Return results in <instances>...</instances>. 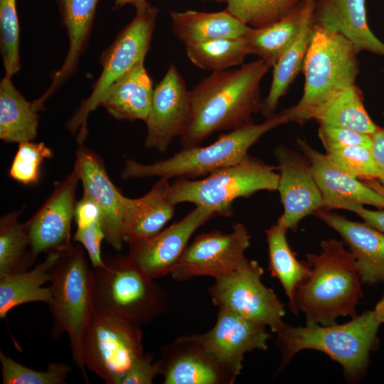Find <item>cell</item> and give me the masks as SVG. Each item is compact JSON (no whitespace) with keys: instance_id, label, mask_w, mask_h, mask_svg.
Returning a JSON list of instances; mask_svg holds the SVG:
<instances>
[{"instance_id":"1","label":"cell","mask_w":384,"mask_h":384,"mask_svg":"<svg viewBox=\"0 0 384 384\" xmlns=\"http://www.w3.org/2000/svg\"><path fill=\"white\" fill-rule=\"evenodd\" d=\"M270 66L262 59L231 70L212 72L189 91L190 120L181 137L183 148L198 146L213 132L253 123L261 112L260 82Z\"/></svg>"},{"instance_id":"2","label":"cell","mask_w":384,"mask_h":384,"mask_svg":"<svg viewBox=\"0 0 384 384\" xmlns=\"http://www.w3.org/2000/svg\"><path fill=\"white\" fill-rule=\"evenodd\" d=\"M320 247L319 254L306 255L311 274L297 288L294 302L306 324L327 326L336 324L339 316H357L362 282L343 242L328 239Z\"/></svg>"},{"instance_id":"3","label":"cell","mask_w":384,"mask_h":384,"mask_svg":"<svg viewBox=\"0 0 384 384\" xmlns=\"http://www.w3.org/2000/svg\"><path fill=\"white\" fill-rule=\"evenodd\" d=\"M380 324L370 310L341 324L297 327L284 324L276 333L282 354L279 371L299 351L311 349L326 353L342 366L347 378L358 380L367 369Z\"/></svg>"},{"instance_id":"4","label":"cell","mask_w":384,"mask_h":384,"mask_svg":"<svg viewBox=\"0 0 384 384\" xmlns=\"http://www.w3.org/2000/svg\"><path fill=\"white\" fill-rule=\"evenodd\" d=\"M289 122L285 110L260 124L251 123L221 134L206 146L183 148L169 159L149 164L126 160L120 176L123 179L159 177L197 178L235 165L248 156L250 148L266 132Z\"/></svg>"},{"instance_id":"5","label":"cell","mask_w":384,"mask_h":384,"mask_svg":"<svg viewBox=\"0 0 384 384\" xmlns=\"http://www.w3.org/2000/svg\"><path fill=\"white\" fill-rule=\"evenodd\" d=\"M345 37L314 24L304 60L303 95L284 110L289 122H303L327 101L353 85L359 73L358 53Z\"/></svg>"},{"instance_id":"6","label":"cell","mask_w":384,"mask_h":384,"mask_svg":"<svg viewBox=\"0 0 384 384\" xmlns=\"http://www.w3.org/2000/svg\"><path fill=\"white\" fill-rule=\"evenodd\" d=\"M51 300L48 304L53 320L51 335L60 338L67 334L73 360L85 380L89 383L81 346L87 326L94 312L92 292V269L85 250L79 243L62 250L50 270Z\"/></svg>"},{"instance_id":"7","label":"cell","mask_w":384,"mask_h":384,"mask_svg":"<svg viewBox=\"0 0 384 384\" xmlns=\"http://www.w3.org/2000/svg\"><path fill=\"white\" fill-rule=\"evenodd\" d=\"M92 292L94 311L141 327L168 308L165 289L127 256L104 259L103 266L92 269Z\"/></svg>"},{"instance_id":"8","label":"cell","mask_w":384,"mask_h":384,"mask_svg":"<svg viewBox=\"0 0 384 384\" xmlns=\"http://www.w3.org/2000/svg\"><path fill=\"white\" fill-rule=\"evenodd\" d=\"M277 168L247 156L240 162L217 170L198 180L178 177L171 184L169 198L175 206L191 203L211 208L216 215L230 216L233 203L260 191H277L279 178Z\"/></svg>"},{"instance_id":"9","label":"cell","mask_w":384,"mask_h":384,"mask_svg":"<svg viewBox=\"0 0 384 384\" xmlns=\"http://www.w3.org/2000/svg\"><path fill=\"white\" fill-rule=\"evenodd\" d=\"M159 9L149 6L137 12L132 21L121 31L100 58L102 73L92 87L91 95L83 100L66 122V129L77 135L81 146L87 134V118L101 105L107 91L118 79L144 61L149 49Z\"/></svg>"},{"instance_id":"10","label":"cell","mask_w":384,"mask_h":384,"mask_svg":"<svg viewBox=\"0 0 384 384\" xmlns=\"http://www.w3.org/2000/svg\"><path fill=\"white\" fill-rule=\"evenodd\" d=\"M141 326L94 311L84 332V365L107 384H119L134 361L144 353Z\"/></svg>"},{"instance_id":"11","label":"cell","mask_w":384,"mask_h":384,"mask_svg":"<svg viewBox=\"0 0 384 384\" xmlns=\"http://www.w3.org/2000/svg\"><path fill=\"white\" fill-rule=\"evenodd\" d=\"M263 273L257 261L247 260L231 274L215 279L208 293L218 309L268 326L276 334L284 325V304L262 283Z\"/></svg>"},{"instance_id":"12","label":"cell","mask_w":384,"mask_h":384,"mask_svg":"<svg viewBox=\"0 0 384 384\" xmlns=\"http://www.w3.org/2000/svg\"><path fill=\"white\" fill-rule=\"evenodd\" d=\"M250 245V233L242 223L234 224L228 233H201L187 245L170 274L178 282L228 276L247 261L245 253Z\"/></svg>"},{"instance_id":"13","label":"cell","mask_w":384,"mask_h":384,"mask_svg":"<svg viewBox=\"0 0 384 384\" xmlns=\"http://www.w3.org/2000/svg\"><path fill=\"white\" fill-rule=\"evenodd\" d=\"M215 215L211 208L196 206L183 218L154 236L128 245L127 257L151 279L171 274L193 233Z\"/></svg>"},{"instance_id":"14","label":"cell","mask_w":384,"mask_h":384,"mask_svg":"<svg viewBox=\"0 0 384 384\" xmlns=\"http://www.w3.org/2000/svg\"><path fill=\"white\" fill-rule=\"evenodd\" d=\"M191 115L189 91L175 65H171L154 88L146 121L144 147L165 152L173 139L182 137Z\"/></svg>"},{"instance_id":"15","label":"cell","mask_w":384,"mask_h":384,"mask_svg":"<svg viewBox=\"0 0 384 384\" xmlns=\"http://www.w3.org/2000/svg\"><path fill=\"white\" fill-rule=\"evenodd\" d=\"M79 181L73 169L63 181L55 183L50 196L26 223L34 261L41 252L65 249L72 244L70 228Z\"/></svg>"},{"instance_id":"16","label":"cell","mask_w":384,"mask_h":384,"mask_svg":"<svg viewBox=\"0 0 384 384\" xmlns=\"http://www.w3.org/2000/svg\"><path fill=\"white\" fill-rule=\"evenodd\" d=\"M194 336L236 378L242 369L245 355L254 350H267L271 337L266 326L223 309H218L215 324L210 330Z\"/></svg>"},{"instance_id":"17","label":"cell","mask_w":384,"mask_h":384,"mask_svg":"<svg viewBox=\"0 0 384 384\" xmlns=\"http://www.w3.org/2000/svg\"><path fill=\"white\" fill-rule=\"evenodd\" d=\"M157 362L164 384H233L236 380L194 334L181 336L161 347Z\"/></svg>"},{"instance_id":"18","label":"cell","mask_w":384,"mask_h":384,"mask_svg":"<svg viewBox=\"0 0 384 384\" xmlns=\"http://www.w3.org/2000/svg\"><path fill=\"white\" fill-rule=\"evenodd\" d=\"M279 163L277 191L284 208L280 219L294 230L304 218L322 208V196L307 159L284 146L274 150Z\"/></svg>"},{"instance_id":"19","label":"cell","mask_w":384,"mask_h":384,"mask_svg":"<svg viewBox=\"0 0 384 384\" xmlns=\"http://www.w3.org/2000/svg\"><path fill=\"white\" fill-rule=\"evenodd\" d=\"M303 155L309 161L322 196V208L352 211L358 206L384 208V198L364 182L338 168L329 158L302 139L297 140Z\"/></svg>"},{"instance_id":"20","label":"cell","mask_w":384,"mask_h":384,"mask_svg":"<svg viewBox=\"0 0 384 384\" xmlns=\"http://www.w3.org/2000/svg\"><path fill=\"white\" fill-rule=\"evenodd\" d=\"M74 169L87 196L101 210L105 240L115 250L124 244L122 238L123 194L110 178L103 160L93 151L80 146L75 153Z\"/></svg>"},{"instance_id":"21","label":"cell","mask_w":384,"mask_h":384,"mask_svg":"<svg viewBox=\"0 0 384 384\" xmlns=\"http://www.w3.org/2000/svg\"><path fill=\"white\" fill-rule=\"evenodd\" d=\"M336 230L347 245L362 284L384 282V233L369 224L353 221L329 210L314 213Z\"/></svg>"},{"instance_id":"22","label":"cell","mask_w":384,"mask_h":384,"mask_svg":"<svg viewBox=\"0 0 384 384\" xmlns=\"http://www.w3.org/2000/svg\"><path fill=\"white\" fill-rule=\"evenodd\" d=\"M169 179L160 178L151 190L138 198L122 197V238L132 243L154 236L163 230L175 212L169 198Z\"/></svg>"},{"instance_id":"23","label":"cell","mask_w":384,"mask_h":384,"mask_svg":"<svg viewBox=\"0 0 384 384\" xmlns=\"http://www.w3.org/2000/svg\"><path fill=\"white\" fill-rule=\"evenodd\" d=\"M314 24L343 36L358 52L384 56V43L368 25L365 0H317Z\"/></svg>"},{"instance_id":"24","label":"cell","mask_w":384,"mask_h":384,"mask_svg":"<svg viewBox=\"0 0 384 384\" xmlns=\"http://www.w3.org/2000/svg\"><path fill=\"white\" fill-rule=\"evenodd\" d=\"M61 21L69 38V48L62 67L52 77L48 90L37 100L36 105H43L60 86L75 73L80 56L87 46L99 0H56Z\"/></svg>"},{"instance_id":"25","label":"cell","mask_w":384,"mask_h":384,"mask_svg":"<svg viewBox=\"0 0 384 384\" xmlns=\"http://www.w3.org/2000/svg\"><path fill=\"white\" fill-rule=\"evenodd\" d=\"M141 62L114 82L101 105L118 120L146 122L151 107L153 82Z\"/></svg>"},{"instance_id":"26","label":"cell","mask_w":384,"mask_h":384,"mask_svg":"<svg viewBox=\"0 0 384 384\" xmlns=\"http://www.w3.org/2000/svg\"><path fill=\"white\" fill-rule=\"evenodd\" d=\"M316 0H304V14L299 32L279 58L273 68L272 80L260 113L266 119L273 116L280 98L302 69L313 26Z\"/></svg>"},{"instance_id":"27","label":"cell","mask_w":384,"mask_h":384,"mask_svg":"<svg viewBox=\"0 0 384 384\" xmlns=\"http://www.w3.org/2000/svg\"><path fill=\"white\" fill-rule=\"evenodd\" d=\"M62 250L48 251L43 262L31 270L0 276V318L5 319L14 308L30 302L51 300L50 287H43L51 278L50 270L60 257Z\"/></svg>"},{"instance_id":"28","label":"cell","mask_w":384,"mask_h":384,"mask_svg":"<svg viewBox=\"0 0 384 384\" xmlns=\"http://www.w3.org/2000/svg\"><path fill=\"white\" fill-rule=\"evenodd\" d=\"M171 16L173 32L185 45L220 38L241 37L252 28L226 9L212 13L192 10L171 11Z\"/></svg>"},{"instance_id":"29","label":"cell","mask_w":384,"mask_h":384,"mask_svg":"<svg viewBox=\"0 0 384 384\" xmlns=\"http://www.w3.org/2000/svg\"><path fill=\"white\" fill-rule=\"evenodd\" d=\"M287 228L280 218L265 230L269 254V270L272 277L277 278L288 297L291 311L298 314L294 297L297 288L311 274V267L306 262L299 261L287 240Z\"/></svg>"},{"instance_id":"30","label":"cell","mask_w":384,"mask_h":384,"mask_svg":"<svg viewBox=\"0 0 384 384\" xmlns=\"http://www.w3.org/2000/svg\"><path fill=\"white\" fill-rule=\"evenodd\" d=\"M38 112L14 86L11 77L4 75L0 82V139L7 143L33 141Z\"/></svg>"},{"instance_id":"31","label":"cell","mask_w":384,"mask_h":384,"mask_svg":"<svg viewBox=\"0 0 384 384\" xmlns=\"http://www.w3.org/2000/svg\"><path fill=\"white\" fill-rule=\"evenodd\" d=\"M304 0L280 19L261 28H252L245 36L250 54L272 68L297 38L302 22Z\"/></svg>"},{"instance_id":"32","label":"cell","mask_w":384,"mask_h":384,"mask_svg":"<svg viewBox=\"0 0 384 384\" xmlns=\"http://www.w3.org/2000/svg\"><path fill=\"white\" fill-rule=\"evenodd\" d=\"M310 119L319 125L354 129L370 135L378 129L367 113L360 88L353 85L316 110Z\"/></svg>"},{"instance_id":"33","label":"cell","mask_w":384,"mask_h":384,"mask_svg":"<svg viewBox=\"0 0 384 384\" xmlns=\"http://www.w3.org/2000/svg\"><path fill=\"white\" fill-rule=\"evenodd\" d=\"M21 213L14 210L0 218V276L29 270L34 262L26 223L18 220Z\"/></svg>"},{"instance_id":"34","label":"cell","mask_w":384,"mask_h":384,"mask_svg":"<svg viewBox=\"0 0 384 384\" xmlns=\"http://www.w3.org/2000/svg\"><path fill=\"white\" fill-rule=\"evenodd\" d=\"M185 46L187 57L193 64L212 72L240 65L250 54L245 36L215 38Z\"/></svg>"},{"instance_id":"35","label":"cell","mask_w":384,"mask_h":384,"mask_svg":"<svg viewBox=\"0 0 384 384\" xmlns=\"http://www.w3.org/2000/svg\"><path fill=\"white\" fill-rule=\"evenodd\" d=\"M226 10L251 28H261L280 19L302 0H225Z\"/></svg>"},{"instance_id":"36","label":"cell","mask_w":384,"mask_h":384,"mask_svg":"<svg viewBox=\"0 0 384 384\" xmlns=\"http://www.w3.org/2000/svg\"><path fill=\"white\" fill-rule=\"evenodd\" d=\"M3 384H63L72 367L62 362L48 365L45 371L29 368L0 351Z\"/></svg>"},{"instance_id":"37","label":"cell","mask_w":384,"mask_h":384,"mask_svg":"<svg viewBox=\"0 0 384 384\" xmlns=\"http://www.w3.org/2000/svg\"><path fill=\"white\" fill-rule=\"evenodd\" d=\"M16 0H0V46L5 75L21 70Z\"/></svg>"},{"instance_id":"38","label":"cell","mask_w":384,"mask_h":384,"mask_svg":"<svg viewBox=\"0 0 384 384\" xmlns=\"http://www.w3.org/2000/svg\"><path fill=\"white\" fill-rule=\"evenodd\" d=\"M53 156V151L43 142H21L9 168V175L23 185L36 183L40 178L42 163Z\"/></svg>"},{"instance_id":"39","label":"cell","mask_w":384,"mask_h":384,"mask_svg":"<svg viewBox=\"0 0 384 384\" xmlns=\"http://www.w3.org/2000/svg\"><path fill=\"white\" fill-rule=\"evenodd\" d=\"M326 154L338 168L356 178L378 179V169L369 148L353 146Z\"/></svg>"},{"instance_id":"40","label":"cell","mask_w":384,"mask_h":384,"mask_svg":"<svg viewBox=\"0 0 384 384\" xmlns=\"http://www.w3.org/2000/svg\"><path fill=\"white\" fill-rule=\"evenodd\" d=\"M318 137L326 153L353 146H372L369 134L341 127L319 125Z\"/></svg>"},{"instance_id":"41","label":"cell","mask_w":384,"mask_h":384,"mask_svg":"<svg viewBox=\"0 0 384 384\" xmlns=\"http://www.w3.org/2000/svg\"><path fill=\"white\" fill-rule=\"evenodd\" d=\"M105 233L101 221H96L85 228H77L73 240L80 244L87 253L92 268L104 265L101 253L102 241Z\"/></svg>"},{"instance_id":"42","label":"cell","mask_w":384,"mask_h":384,"mask_svg":"<svg viewBox=\"0 0 384 384\" xmlns=\"http://www.w3.org/2000/svg\"><path fill=\"white\" fill-rule=\"evenodd\" d=\"M153 353L139 356L126 372L119 384H151L154 378L160 375L158 362H153Z\"/></svg>"},{"instance_id":"43","label":"cell","mask_w":384,"mask_h":384,"mask_svg":"<svg viewBox=\"0 0 384 384\" xmlns=\"http://www.w3.org/2000/svg\"><path fill=\"white\" fill-rule=\"evenodd\" d=\"M75 218L77 228H85L96 221H101V210L94 201L83 194L76 202Z\"/></svg>"},{"instance_id":"44","label":"cell","mask_w":384,"mask_h":384,"mask_svg":"<svg viewBox=\"0 0 384 384\" xmlns=\"http://www.w3.org/2000/svg\"><path fill=\"white\" fill-rule=\"evenodd\" d=\"M370 136L372 139L370 151L378 172L377 180L384 187V128L378 127Z\"/></svg>"},{"instance_id":"45","label":"cell","mask_w":384,"mask_h":384,"mask_svg":"<svg viewBox=\"0 0 384 384\" xmlns=\"http://www.w3.org/2000/svg\"><path fill=\"white\" fill-rule=\"evenodd\" d=\"M352 212L360 216L366 223L384 233V208L370 210L363 206L355 207Z\"/></svg>"},{"instance_id":"46","label":"cell","mask_w":384,"mask_h":384,"mask_svg":"<svg viewBox=\"0 0 384 384\" xmlns=\"http://www.w3.org/2000/svg\"><path fill=\"white\" fill-rule=\"evenodd\" d=\"M127 4L134 6L137 12H142L151 6L146 0H115L113 9H119Z\"/></svg>"},{"instance_id":"47","label":"cell","mask_w":384,"mask_h":384,"mask_svg":"<svg viewBox=\"0 0 384 384\" xmlns=\"http://www.w3.org/2000/svg\"><path fill=\"white\" fill-rule=\"evenodd\" d=\"M375 316L380 324L384 323V294L373 310Z\"/></svg>"},{"instance_id":"48","label":"cell","mask_w":384,"mask_h":384,"mask_svg":"<svg viewBox=\"0 0 384 384\" xmlns=\"http://www.w3.org/2000/svg\"><path fill=\"white\" fill-rule=\"evenodd\" d=\"M368 186L381 194L384 198V187L377 179H366L364 181Z\"/></svg>"},{"instance_id":"49","label":"cell","mask_w":384,"mask_h":384,"mask_svg":"<svg viewBox=\"0 0 384 384\" xmlns=\"http://www.w3.org/2000/svg\"><path fill=\"white\" fill-rule=\"evenodd\" d=\"M215 1H225V0H215Z\"/></svg>"}]
</instances>
